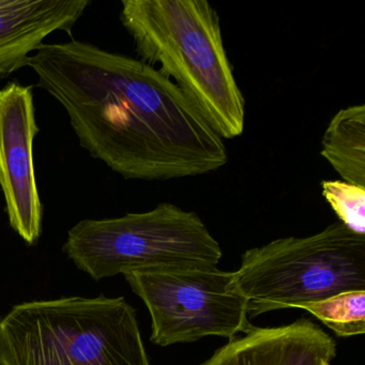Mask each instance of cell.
<instances>
[{"instance_id": "277c9868", "label": "cell", "mask_w": 365, "mask_h": 365, "mask_svg": "<svg viewBox=\"0 0 365 365\" xmlns=\"http://www.w3.org/2000/svg\"><path fill=\"white\" fill-rule=\"evenodd\" d=\"M232 286L247 300L250 318L365 290V236L336 222L312 236L247 250Z\"/></svg>"}, {"instance_id": "30bf717a", "label": "cell", "mask_w": 365, "mask_h": 365, "mask_svg": "<svg viewBox=\"0 0 365 365\" xmlns=\"http://www.w3.org/2000/svg\"><path fill=\"white\" fill-rule=\"evenodd\" d=\"M322 157L341 180L365 187V106L341 108L322 138Z\"/></svg>"}, {"instance_id": "5b68a950", "label": "cell", "mask_w": 365, "mask_h": 365, "mask_svg": "<svg viewBox=\"0 0 365 365\" xmlns=\"http://www.w3.org/2000/svg\"><path fill=\"white\" fill-rule=\"evenodd\" d=\"M63 251L95 281L164 267H217L223 256L197 213L170 202L145 212L82 220L70 228Z\"/></svg>"}, {"instance_id": "ba28073f", "label": "cell", "mask_w": 365, "mask_h": 365, "mask_svg": "<svg viewBox=\"0 0 365 365\" xmlns=\"http://www.w3.org/2000/svg\"><path fill=\"white\" fill-rule=\"evenodd\" d=\"M336 343L317 324L300 318L289 324L254 327L228 339L200 365H332Z\"/></svg>"}, {"instance_id": "8fae6325", "label": "cell", "mask_w": 365, "mask_h": 365, "mask_svg": "<svg viewBox=\"0 0 365 365\" xmlns=\"http://www.w3.org/2000/svg\"><path fill=\"white\" fill-rule=\"evenodd\" d=\"M301 309L315 316L337 336L364 334L365 290L341 292Z\"/></svg>"}, {"instance_id": "52a82bcc", "label": "cell", "mask_w": 365, "mask_h": 365, "mask_svg": "<svg viewBox=\"0 0 365 365\" xmlns=\"http://www.w3.org/2000/svg\"><path fill=\"white\" fill-rule=\"evenodd\" d=\"M39 131L33 87L11 82L0 89V187L10 226L29 245L39 241L43 223L34 162Z\"/></svg>"}, {"instance_id": "7a4b0ae2", "label": "cell", "mask_w": 365, "mask_h": 365, "mask_svg": "<svg viewBox=\"0 0 365 365\" xmlns=\"http://www.w3.org/2000/svg\"><path fill=\"white\" fill-rule=\"evenodd\" d=\"M120 21L140 61L159 68L223 140L242 135L245 100L207 0H123Z\"/></svg>"}, {"instance_id": "6da1fadb", "label": "cell", "mask_w": 365, "mask_h": 365, "mask_svg": "<svg viewBox=\"0 0 365 365\" xmlns=\"http://www.w3.org/2000/svg\"><path fill=\"white\" fill-rule=\"evenodd\" d=\"M26 67L63 106L81 147L128 180L202 176L227 164L223 138L140 59L71 39L44 42Z\"/></svg>"}, {"instance_id": "7c38bea8", "label": "cell", "mask_w": 365, "mask_h": 365, "mask_svg": "<svg viewBox=\"0 0 365 365\" xmlns=\"http://www.w3.org/2000/svg\"><path fill=\"white\" fill-rule=\"evenodd\" d=\"M320 187L339 223L354 234L365 236V187L343 180H324Z\"/></svg>"}, {"instance_id": "9c48e42d", "label": "cell", "mask_w": 365, "mask_h": 365, "mask_svg": "<svg viewBox=\"0 0 365 365\" xmlns=\"http://www.w3.org/2000/svg\"><path fill=\"white\" fill-rule=\"evenodd\" d=\"M91 5L89 0H0V78L26 67L53 34H71Z\"/></svg>"}, {"instance_id": "3957f363", "label": "cell", "mask_w": 365, "mask_h": 365, "mask_svg": "<svg viewBox=\"0 0 365 365\" xmlns=\"http://www.w3.org/2000/svg\"><path fill=\"white\" fill-rule=\"evenodd\" d=\"M0 365H151L134 307L100 294L14 305L0 318Z\"/></svg>"}, {"instance_id": "8992f818", "label": "cell", "mask_w": 365, "mask_h": 365, "mask_svg": "<svg viewBox=\"0 0 365 365\" xmlns=\"http://www.w3.org/2000/svg\"><path fill=\"white\" fill-rule=\"evenodd\" d=\"M151 317L150 341L161 347L207 336L234 339L254 328L232 272L215 266H178L123 274Z\"/></svg>"}]
</instances>
